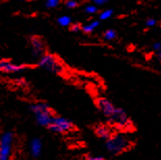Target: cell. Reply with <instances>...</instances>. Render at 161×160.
Wrapping results in <instances>:
<instances>
[{"instance_id":"18","label":"cell","mask_w":161,"mask_h":160,"mask_svg":"<svg viewBox=\"0 0 161 160\" xmlns=\"http://www.w3.org/2000/svg\"><path fill=\"white\" fill-rule=\"evenodd\" d=\"M64 5H66L68 8H76L78 6V2L74 1V0H68V1H66V3H64Z\"/></svg>"},{"instance_id":"16","label":"cell","mask_w":161,"mask_h":160,"mask_svg":"<svg viewBox=\"0 0 161 160\" xmlns=\"http://www.w3.org/2000/svg\"><path fill=\"white\" fill-rule=\"evenodd\" d=\"M84 13L85 14H88V15H94V14H97L98 13V6H96L94 3L92 4H87L86 6L84 8Z\"/></svg>"},{"instance_id":"2","label":"cell","mask_w":161,"mask_h":160,"mask_svg":"<svg viewBox=\"0 0 161 160\" xmlns=\"http://www.w3.org/2000/svg\"><path fill=\"white\" fill-rule=\"evenodd\" d=\"M132 146L131 141L123 134L112 135L108 141H105L104 147L112 155H118L127 151Z\"/></svg>"},{"instance_id":"19","label":"cell","mask_w":161,"mask_h":160,"mask_svg":"<svg viewBox=\"0 0 161 160\" xmlns=\"http://www.w3.org/2000/svg\"><path fill=\"white\" fill-rule=\"evenodd\" d=\"M81 27L82 25H80L79 23H73V24L70 26V30L72 32H78L81 30Z\"/></svg>"},{"instance_id":"11","label":"cell","mask_w":161,"mask_h":160,"mask_svg":"<svg viewBox=\"0 0 161 160\" xmlns=\"http://www.w3.org/2000/svg\"><path fill=\"white\" fill-rule=\"evenodd\" d=\"M95 134L102 141H108L112 136L111 129L105 125H98L95 127Z\"/></svg>"},{"instance_id":"15","label":"cell","mask_w":161,"mask_h":160,"mask_svg":"<svg viewBox=\"0 0 161 160\" xmlns=\"http://www.w3.org/2000/svg\"><path fill=\"white\" fill-rule=\"evenodd\" d=\"M112 15H114V9H105V11L99 14V19H100V21H104V20H108L109 18H111Z\"/></svg>"},{"instance_id":"21","label":"cell","mask_w":161,"mask_h":160,"mask_svg":"<svg viewBox=\"0 0 161 160\" xmlns=\"http://www.w3.org/2000/svg\"><path fill=\"white\" fill-rule=\"evenodd\" d=\"M86 160H106V158L101 155H90L86 157Z\"/></svg>"},{"instance_id":"6","label":"cell","mask_w":161,"mask_h":160,"mask_svg":"<svg viewBox=\"0 0 161 160\" xmlns=\"http://www.w3.org/2000/svg\"><path fill=\"white\" fill-rule=\"evenodd\" d=\"M50 131L54 132V133H68V132L72 131L74 129V124L73 122L68 120L66 118L63 117H57L55 115L53 119V122L49 127H48Z\"/></svg>"},{"instance_id":"1","label":"cell","mask_w":161,"mask_h":160,"mask_svg":"<svg viewBox=\"0 0 161 160\" xmlns=\"http://www.w3.org/2000/svg\"><path fill=\"white\" fill-rule=\"evenodd\" d=\"M29 110L32 112L35 115L36 122L37 125H40L41 127H46L48 128L52 124L54 113L52 111V108L50 107V105L46 103V102H36L29 105Z\"/></svg>"},{"instance_id":"12","label":"cell","mask_w":161,"mask_h":160,"mask_svg":"<svg viewBox=\"0 0 161 160\" xmlns=\"http://www.w3.org/2000/svg\"><path fill=\"white\" fill-rule=\"evenodd\" d=\"M99 26H100V20H94V21L90 22L88 24L82 25L81 30L84 33H92L96 28H98Z\"/></svg>"},{"instance_id":"5","label":"cell","mask_w":161,"mask_h":160,"mask_svg":"<svg viewBox=\"0 0 161 160\" xmlns=\"http://www.w3.org/2000/svg\"><path fill=\"white\" fill-rule=\"evenodd\" d=\"M109 122L112 125H114L116 128L122 129V130H128V129L132 128V123L128 114L121 107H116L114 114L109 119Z\"/></svg>"},{"instance_id":"8","label":"cell","mask_w":161,"mask_h":160,"mask_svg":"<svg viewBox=\"0 0 161 160\" xmlns=\"http://www.w3.org/2000/svg\"><path fill=\"white\" fill-rule=\"evenodd\" d=\"M29 46L31 50V55L36 58H41L46 53V46L42 37L31 36L29 37Z\"/></svg>"},{"instance_id":"22","label":"cell","mask_w":161,"mask_h":160,"mask_svg":"<svg viewBox=\"0 0 161 160\" xmlns=\"http://www.w3.org/2000/svg\"><path fill=\"white\" fill-rule=\"evenodd\" d=\"M152 49L154 51H156V52H159V51L161 50V43L159 42H155L152 45Z\"/></svg>"},{"instance_id":"24","label":"cell","mask_w":161,"mask_h":160,"mask_svg":"<svg viewBox=\"0 0 161 160\" xmlns=\"http://www.w3.org/2000/svg\"><path fill=\"white\" fill-rule=\"evenodd\" d=\"M157 56H158V59L161 62V50L158 52V54H157Z\"/></svg>"},{"instance_id":"7","label":"cell","mask_w":161,"mask_h":160,"mask_svg":"<svg viewBox=\"0 0 161 160\" xmlns=\"http://www.w3.org/2000/svg\"><path fill=\"white\" fill-rule=\"evenodd\" d=\"M29 69V66L25 63H16L8 59H0V73L15 74L23 72Z\"/></svg>"},{"instance_id":"20","label":"cell","mask_w":161,"mask_h":160,"mask_svg":"<svg viewBox=\"0 0 161 160\" xmlns=\"http://www.w3.org/2000/svg\"><path fill=\"white\" fill-rule=\"evenodd\" d=\"M156 24H157V20L156 19H154V18L147 19V21H146V26L147 27H153V26H155Z\"/></svg>"},{"instance_id":"10","label":"cell","mask_w":161,"mask_h":160,"mask_svg":"<svg viewBox=\"0 0 161 160\" xmlns=\"http://www.w3.org/2000/svg\"><path fill=\"white\" fill-rule=\"evenodd\" d=\"M43 153V141L39 137H33L29 141V154L33 158H39Z\"/></svg>"},{"instance_id":"9","label":"cell","mask_w":161,"mask_h":160,"mask_svg":"<svg viewBox=\"0 0 161 160\" xmlns=\"http://www.w3.org/2000/svg\"><path fill=\"white\" fill-rule=\"evenodd\" d=\"M96 104H97V107L99 108V110L102 112V114H103L104 117L110 119L112 115L114 114L116 107L107 98H104V97L98 98L97 101H96Z\"/></svg>"},{"instance_id":"13","label":"cell","mask_w":161,"mask_h":160,"mask_svg":"<svg viewBox=\"0 0 161 160\" xmlns=\"http://www.w3.org/2000/svg\"><path fill=\"white\" fill-rule=\"evenodd\" d=\"M56 22H57V24L61 27H69L73 24V22H72V18L70 16H67V15L58 17V18L56 19Z\"/></svg>"},{"instance_id":"4","label":"cell","mask_w":161,"mask_h":160,"mask_svg":"<svg viewBox=\"0 0 161 160\" xmlns=\"http://www.w3.org/2000/svg\"><path fill=\"white\" fill-rule=\"evenodd\" d=\"M15 134L12 131H4L0 135V160H11L13 156Z\"/></svg>"},{"instance_id":"23","label":"cell","mask_w":161,"mask_h":160,"mask_svg":"<svg viewBox=\"0 0 161 160\" xmlns=\"http://www.w3.org/2000/svg\"><path fill=\"white\" fill-rule=\"evenodd\" d=\"M94 4L96 5V6H101V5H104V4H106L108 1L107 0H94Z\"/></svg>"},{"instance_id":"17","label":"cell","mask_w":161,"mask_h":160,"mask_svg":"<svg viewBox=\"0 0 161 160\" xmlns=\"http://www.w3.org/2000/svg\"><path fill=\"white\" fill-rule=\"evenodd\" d=\"M60 4L59 0H47L45 2V8H56L58 5Z\"/></svg>"},{"instance_id":"3","label":"cell","mask_w":161,"mask_h":160,"mask_svg":"<svg viewBox=\"0 0 161 160\" xmlns=\"http://www.w3.org/2000/svg\"><path fill=\"white\" fill-rule=\"evenodd\" d=\"M39 67L48 71V72L60 75L64 72V67L55 55L51 53H45L39 59Z\"/></svg>"},{"instance_id":"14","label":"cell","mask_w":161,"mask_h":160,"mask_svg":"<svg viewBox=\"0 0 161 160\" xmlns=\"http://www.w3.org/2000/svg\"><path fill=\"white\" fill-rule=\"evenodd\" d=\"M116 36H118V32L115 31L114 29H107L105 30L104 33H103V39L105 41H107V42H109V41H114L116 39Z\"/></svg>"}]
</instances>
